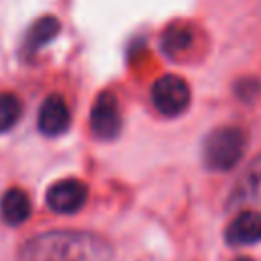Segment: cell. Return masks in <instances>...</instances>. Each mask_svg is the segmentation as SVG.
Returning a JSON list of instances; mask_svg holds the SVG:
<instances>
[{
  "label": "cell",
  "instance_id": "6da1fadb",
  "mask_svg": "<svg viewBox=\"0 0 261 261\" xmlns=\"http://www.w3.org/2000/svg\"><path fill=\"white\" fill-rule=\"evenodd\" d=\"M112 245L88 230H47L29 239L16 261H112Z\"/></svg>",
  "mask_w": 261,
  "mask_h": 261
},
{
  "label": "cell",
  "instance_id": "7a4b0ae2",
  "mask_svg": "<svg viewBox=\"0 0 261 261\" xmlns=\"http://www.w3.org/2000/svg\"><path fill=\"white\" fill-rule=\"evenodd\" d=\"M247 151V133L241 126H218L204 139L202 161L210 171H230Z\"/></svg>",
  "mask_w": 261,
  "mask_h": 261
},
{
  "label": "cell",
  "instance_id": "3957f363",
  "mask_svg": "<svg viewBox=\"0 0 261 261\" xmlns=\"http://www.w3.org/2000/svg\"><path fill=\"white\" fill-rule=\"evenodd\" d=\"M190 86L179 75H161L151 86V102L163 116H179L190 106Z\"/></svg>",
  "mask_w": 261,
  "mask_h": 261
},
{
  "label": "cell",
  "instance_id": "277c9868",
  "mask_svg": "<svg viewBox=\"0 0 261 261\" xmlns=\"http://www.w3.org/2000/svg\"><path fill=\"white\" fill-rule=\"evenodd\" d=\"M122 128V118L118 110V100L112 92H102L90 112V130L96 139L112 141Z\"/></svg>",
  "mask_w": 261,
  "mask_h": 261
},
{
  "label": "cell",
  "instance_id": "5b68a950",
  "mask_svg": "<svg viewBox=\"0 0 261 261\" xmlns=\"http://www.w3.org/2000/svg\"><path fill=\"white\" fill-rule=\"evenodd\" d=\"M47 206L57 214H73L88 200V186L75 177H65L55 181L47 190Z\"/></svg>",
  "mask_w": 261,
  "mask_h": 261
},
{
  "label": "cell",
  "instance_id": "8992f818",
  "mask_svg": "<svg viewBox=\"0 0 261 261\" xmlns=\"http://www.w3.org/2000/svg\"><path fill=\"white\" fill-rule=\"evenodd\" d=\"M37 124H39V130L45 137H59V135H63L69 128V124H71V112H69V106H67L65 98L59 96V94L47 96L43 100L41 108H39Z\"/></svg>",
  "mask_w": 261,
  "mask_h": 261
},
{
  "label": "cell",
  "instance_id": "52a82bcc",
  "mask_svg": "<svg viewBox=\"0 0 261 261\" xmlns=\"http://www.w3.org/2000/svg\"><path fill=\"white\" fill-rule=\"evenodd\" d=\"M224 239L232 247H247L261 241V212L241 210L226 226Z\"/></svg>",
  "mask_w": 261,
  "mask_h": 261
},
{
  "label": "cell",
  "instance_id": "ba28073f",
  "mask_svg": "<svg viewBox=\"0 0 261 261\" xmlns=\"http://www.w3.org/2000/svg\"><path fill=\"white\" fill-rule=\"evenodd\" d=\"M261 204V155L245 169L228 198V206Z\"/></svg>",
  "mask_w": 261,
  "mask_h": 261
},
{
  "label": "cell",
  "instance_id": "9c48e42d",
  "mask_svg": "<svg viewBox=\"0 0 261 261\" xmlns=\"http://www.w3.org/2000/svg\"><path fill=\"white\" fill-rule=\"evenodd\" d=\"M31 216V200L20 188H8L0 198V218L8 226H18Z\"/></svg>",
  "mask_w": 261,
  "mask_h": 261
},
{
  "label": "cell",
  "instance_id": "30bf717a",
  "mask_svg": "<svg viewBox=\"0 0 261 261\" xmlns=\"http://www.w3.org/2000/svg\"><path fill=\"white\" fill-rule=\"evenodd\" d=\"M59 29H61V24H59V20L55 16H41V18H37L31 24V29L27 31V35H24V41H22L24 53L31 57L37 51H41L45 45H49L59 35Z\"/></svg>",
  "mask_w": 261,
  "mask_h": 261
},
{
  "label": "cell",
  "instance_id": "8fae6325",
  "mask_svg": "<svg viewBox=\"0 0 261 261\" xmlns=\"http://www.w3.org/2000/svg\"><path fill=\"white\" fill-rule=\"evenodd\" d=\"M196 37H194V29L186 22H173L169 24L163 35H161V49L167 57L177 59L181 55H186L192 45H194Z\"/></svg>",
  "mask_w": 261,
  "mask_h": 261
},
{
  "label": "cell",
  "instance_id": "7c38bea8",
  "mask_svg": "<svg viewBox=\"0 0 261 261\" xmlns=\"http://www.w3.org/2000/svg\"><path fill=\"white\" fill-rule=\"evenodd\" d=\"M22 114V104L18 96L10 92H0V133L10 130Z\"/></svg>",
  "mask_w": 261,
  "mask_h": 261
},
{
  "label": "cell",
  "instance_id": "4fadbf2b",
  "mask_svg": "<svg viewBox=\"0 0 261 261\" xmlns=\"http://www.w3.org/2000/svg\"><path fill=\"white\" fill-rule=\"evenodd\" d=\"M234 261H251L249 257H239V259H234Z\"/></svg>",
  "mask_w": 261,
  "mask_h": 261
}]
</instances>
